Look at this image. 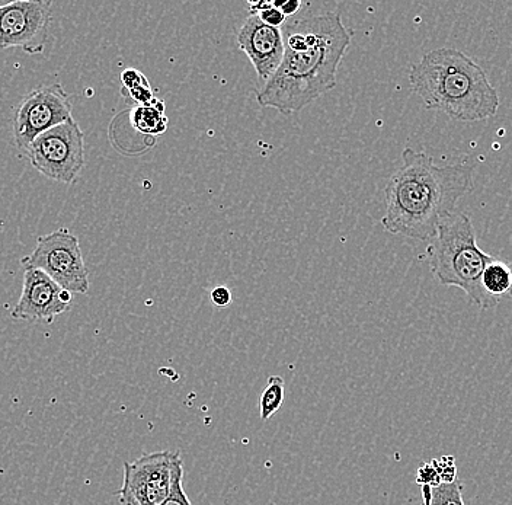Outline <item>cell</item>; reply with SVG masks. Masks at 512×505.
<instances>
[{
  "instance_id": "6da1fadb",
  "label": "cell",
  "mask_w": 512,
  "mask_h": 505,
  "mask_svg": "<svg viewBox=\"0 0 512 505\" xmlns=\"http://www.w3.org/2000/svg\"><path fill=\"white\" fill-rule=\"evenodd\" d=\"M283 34V63L271 81L256 91V101L288 115L300 113L335 88L352 33L339 12H326L291 22Z\"/></svg>"
},
{
  "instance_id": "7a4b0ae2",
  "label": "cell",
  "mask_w": 512,
  "mask_h": 505,
  "mask_svg": "<svg viewBox=\"0 0 512 505\" xmlns=\"http://www.w3.org/2000/svg\"><path fill=\"white\" fill-rule=\"evenodd\" d=\"M402 159V166L384 188L383 228L393 235L431 241L460 198L473 190L475 166H438L427 153L411 147L403 150Z\"/></svg>"
},
{
  "instance_id": "3957f363",
  "label": "cell",
  "mask_w": 512,
  "mask_h": 505,
  "mask_svg": "<svg viewBox=\"0 0 512 505\" xmlns=\"http://www.w3.org/2000/svg\"><path fill=\"white\" fill-rule=\"evenodd\" d=\"M409 82L428 110L443 111L453 120L475 123L498 113V91L485 70L463 51H430L411 67Z\"/></svg>"
},
{
  "instance_id": "277c9868",
  "label": "cell",
  "mask_w": 512,
  "mask_h": 505,
  "mask_svg": "<svg viewBox=\"0 0 512 505\" xmlns=\"http://www.w3.org/2000/svg\"><path fill=\"white\" fill-rule=\"evenodd\" d=\"M432 276L440 284L459 287L480 308V280L491 260L476 242V232L467 214L454 210L438 226L427 248Z\"/></svg>"
},
{
  "instance_id": "5b68a950",
  "label": "cell",
  "mask_w": 512,
  "mask_h": 505,
  "mask_svg": "<svg viewBox=\"0 0 512 505\" xmlns=\"http://www.w3.org/2000/svg\"><path fill=\"white\" fill-rule=\"evenodd\" d=\"M184 485L181 452L149 453L124 463V479L118 498L123 505H163Z\"/></svg>"
},
{
  "instance_id": "8992f818",
  "label": "cell",
  "mask_w": 512,
  "mask_h": 505,
  "mask_svg": "<svg viewBox=\"0 0 512 505\" xmlns=\"http://www.w3.org/2000/svg\"><path fill=\"white\" fill-rule=\"evenodd\" d=\"M25 156L48 180L73 184L85 166V134L72 118L38 136Z\"/></svg>"
},
{
  "instance_id": "52a82bcc",
  "label": "cell",
  "mask_w": 512,
  "mask_h": 505,
  "mask_svg": "<svg viewBox=\"0 0 512 505\" xmlns=\"http://www.w3.org/2000/svg\"><path fill=\"white\" fill-rule=\"evenodd\" d=\"M24 270L43 271L70 293L89 292V271L83 261L79 239L69 229L54 230L37 239V246L21 260Z\"/></svg>"
},
{
  "instance_id": "ba28073f",
  "label": "cell",
  "mask_w": 512,
  "mask_h": 505,
  "mask_svg": "<svg viewBox=\"0 0 512 505\" xmlns=\"http://www.w3.org/2000/svg\"><path fill=\"white\" fill-rule=\"evenodd\" d=\"M72 118V102L62 83L38 86L16 107L15 145L25 152L38 136Z\"/></svg>"
},
{
  "instance_id": "9c48e42d",
  "label": "cell",
  "mask_w": 512,
  "mask_h": 505,
  "mask_svg": "<svg viewBox=\"0 0 512 505\" xmlns=\"http://www.w3.org/2000/svg\"><path fill=\"white\" fill-rule=\"evenodd\" d=\"M51 24V2L18 0L0 6V50L22 49L31 56L43 53Z\"/></svg>"
},
{
  "instance_id": "30bf717a",
  "label": "cell",
  "mask_w": 512,
  "mask_h": 505,
  "mask_svg": "<svg viewBox=\"0 0 512 505\" xmlns=\"http://www.w3.org/2000/svg\"><path fill=\"white\" fill-rule=\"evenodd\" d=\"M73 293L62 289L43 271L35 268L24 270L22 293L12 318L18 321H41L53 324L54 319L72 306Z\"/></svg>"
},
{
  "instance_id": "8fae6325",
  "label": "cell",
  "mask_w": 512,
  "mask_h": 505,
  "mask_svg": "<svg viewBox=\"0 0 512 505\" xmlns=\"http://www.w3.org/2000/svg\"><path fill=\"white\" fill-rule=\"evenodd\" d=\"M239 49L249 57L262 86L271 81L283 63L284 34L281 28L264 24L258 15H249L238 34Z\"/></svg>"
},
{
  "instance_id": "7c38bea8",
  "label": "cell",
  "mask_w": 512,
  "mask_h": 505,
  "mask_svg": "<svg viewBox=\"0 0 512 505\" xmlns=\"http://www.w3.org/2000/svg\"><path fill=\"white\" fill-rule=\"evenodd\" d=\"M480 309H494L504 300L512 299V261L492 257L480 280Z\"/></svg>"
},
{
  "instance_id": "4fadbf2b",
  "label": "cell",
  "mask_w": 512,
  "mask_h": 505,
  "mask_svg": "<svg viewBox=\"0 0 512 505\" xmlns=\"http://www.w3.org/2000/svg\"><path fill=\"white\" fill-rule=\"evenodd\" d=\"M130 123L139 133L160 136L168 129L165 102L156 99L152 104L136 105L130 113Z\"/></svg>"
},
{
  "instance_id": "5bb4252c",
  "label": "cell",
  "mask_w": 512,
  "mask_h": 505,
  "mask_svg": "<svg viewBox=\"0 0 512 505\" xmlns=\"http://www.w3.org/2000/svg\"><path fill=\"white\" fill-rule=\"evenodd\" d=\"M284 395H286V383L283 377L271 376L268 379L267 388L262 391L259 398V417L262 421L270 420L275 412L280 411Z\"/></svg>"
},
{
  "instance_id": "9a60e30c",
  "label": "cell",
  "mask_w": 512,
  "mask_h": 505,
  "mask_svg": "<svg viewBox=\"0 0 512 505\" xmlns=\"http://www.w3.org/2000/svg\"><path fill=\"white\" fill-rule=\"evenodd\" d=\"M462 488L459 481L437 488L421 487L422 505H464Z\"/></svg>"
},
{
  "instance_id": "2e32d148",
  "label": "cell",
  "mask_w": 512,
  "mask_h": 505,
  "mask_svg": "<svg viewBox=\"0 0 512 505\" xmlns=\"http://www.w3.org/2000/svg\"><path fill=\"white\" fill-rule=\"evenodd\" d=\"M431 463L437 469L443 484L457 481L456 459L453 456H441L440 459H432Z\"/></svg>"
},
{
  "instance_id": "e0dca14e",
  "label": "cell",
  "mask_w": 512,
  "mask_h": 505,
  "mask_svg": "<svg viewBox=\"0 0 512 505\" xmlns=\"http://www.w3.org/2000/svg\"><path fill=\"white\" fill-rule=\"evenodd\" d=\"M416 484H418L419 487L437 488L443 484V481H441L435 466L430 462L422 463V465L419 466L418 472H416Z\"/></svg>"
},
{
  "instance_id": "ac0fdd59",
  "label": "cell",
  "mask_w": 512,
  "mask_h": 505,
  "mask_svg": "<svg viewBox=\"0 0 512 505\" xmlns=\"http://www.w3.org/2000/svg\"><path fill=\"white\" fill-rule=\"evenodd\" d=\"M146 76L143 75L142 72L136 69H126L123 73H121V83H123L124 89L127 92L133 91L137 86L143 85V83H147Z\"/></svg>"
},
{
  "instance_id": "d6986e66",
  "label": "cell",
  "mask_w": 512,
  "mask_h": 505,
  "mask_svg": "<svg viewBox=\"0 0 512 505\" xmlns=\"http://www.w3.org/2000/svg\"><path fill=\"white\" fill-rule=\"evenodd\" d=\"M258 17L261 18V21L264 24L270 25V27L281 28V25L286 24V15L280 11V9L272 8L267 9V11L261 12L258 14Z\"/></svg>"
},
{
  "instance_id": "ffe728a7",
  "label": "cell",
  "mask_w": 512,
  "mask_h": 505,
  "mask_svg": "<svg viewBox=\"0 0 512 505\" xmlns=\"http://www.w3.org/2000/svg\"><path fill=\"white\" fill-rule=\"evenodd\" d=\"M210 297L211 302L217 308H227L232 303V292L224 286L214 287Z\"/></svg>"
},
{
  "instance_id": "44dd1931",
  "label": "cell",
  "mask_w": 512,
  "mask_h": 505,
  "mask_svg": "<svg viewBox=\"0 0 512 505\" xmlns=\"http://www.w3.org/2000/svg\"><path fill=\"white\" fill-rule=\"evenodd\" d=\"M274 8L280 9L286 17H293L302 8V3L296 0H283V2H274Z\"/></svg>"
},
{
  "instance_id": "7402d4cb",
  "label": "cell",
  "mask_w": 512,
  "mask_h": 505,
  "mask_svg": "<svg viewBox=\"0 0 512 505\" xmlns=\"http://www.w3.org/2000/svg\"><path fill=\"white\" fill-rule=\"evenodd\" d=\"M163 505H192L190 498L185 494L184 485L176 489L172 497Z\"/></svg>"
},
{
  "instance_id": "603a6c76",
  "label": "cell",
  "mask_w": 512,
  "mask_h": 505,
  "mask_svg": "<svg viewBox=\"0 0 512 505\" xmlns=\"http://www.w3.org/2000/svg\"><path fill=\"white\" fill-rule=\"evenodd\" d=\"M5 3H8V2H0V6L5 5Z\"/></svg>"
}]
</instances>
